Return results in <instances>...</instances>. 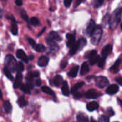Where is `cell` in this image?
Instances as JSON below:
<instances>
[{
	"instance_id": "obj_2",
	"label": "cell",
	"mask_w": 122,
	"mask_h": 122,
	"mask_svg": "<svg viewBox=\"0 0 122 122\" xmlns=\"http://www.w3.org/2000/svg\"><path fill=\"white\" fill-rule=\"evenodd\" d=\"M4 63H5V67L11 72H15L16 70V65H17V62L14 57L11 55H7L5 57L4 60Z\"/></svg>"
},
{
	"instance_id": "obj_53",
	"label": "cell",
	"mask_w": 122,
	"mask_h": 122,
	"mask_svg": "<svg viewBox=\"0 0 122 122\" xmlns=\"http://www.w3.org/2000/svg\"><path fill=\"white\" fill-rule=\"evenodd\" d=\"M33 58H34V56L33 55H31V56H29L28 58V59H29V60H33Z\"/></svg>"
},
{
	"instance_id": "obj_28",
	"label": "cell",
	"mask_w": 122,
	"mask_h": 122,
	"mask_svg": "<svg viewBox=\"0 0 122 122\" xmlns=\"http://www.w3.org/2000/svg\"><path fill=\"white\" fill-rule=\"evenodd\" d=\"M49 50L51 52H56L59 49L57 43H51V44H49Z\"/></svg>"
},
{
	"instance_id": "obj_40",
	"label": "cell",
	"mask_w": 122,
	"mask_h": 122,
	"mask_svg": "<svg viewBox=\"0 0 122 122\" xmlns=\"http://www.w3.org/2000/svg\"><path fill=\"white\" fill-rule=\"evenodd\" d=\"M104 0H95V7L96 8H99L100 6H102L104 4Z\"/></svg>"
},
{
	"instance_id": "obj_19",
	"label": "cell",
	"mask_w": 122,
	"mask_h": 122,
	"mask_svg": "<svg viewBox=\"0 0 122 122\" xmlns=\"http://www.w3.org/2000/svg\"><path fill=\"white\" fill-rule=\"evenodd\" d=\"M3 108H4V110L6 114H10L11 111V109H12V106H11V103L9 101H6L4 102Z\"/></svg>"
},
{
	"instance_id": "obj_34",
	"label": "cell",
	"mask_w": 122,
	"mask_h": 122,
	"mask_svg": "<svg viewBox=\"0 0 122 122\" xmlns=\"http://www.w3.org/2000/svg\"><path fill=\"white\" fill-rule=\"evenodd\" d=\"M99 59V55H95L94 57H93L92 58L89 59V63H90V65H94V64H96L97 63H98Z\"/></svg>"
},
{
	"instance_id": "obj_29",
	"label": "cell",
	"mask_w": 122,
	"mask_h": 122,
	"mask_svg": "<svg viewBox=\"0 0 122 122\" xmlns=\"http://www.w3.org/2000/svg\"><path fill=\"white\" fill-rule=\"evenodd\" d=\"M17 103H18V104H19V106L20 107H24V106H26L28 104L27 101H26L24 97H20V98L18 99Z\"/></svg>"
},
{
	"instance_id": "obj_38",
	"label": "cell",
	"mask_w": 122,
	"mask_h": 122,
	"mask_svg": "<svg viewBox=\"0 0 122 122\" xmlns=\"http://www.w3.org/2000/svg\"><path fill=\"white\" fill-rule=\"evenodd\" d=\"M21 18H22L24 20H25L26 22H29V17H28L26 12L24 9H22V10L21 11Z\"/></svg>"
},
{
	"instance_id": "obj_31",
	"label": "cell",
	"mask_w": 122,
	"mask_h": 122,
	"mask_svg": "<svg viewBox=\"0 0 122 122\" xmlns=\"http://www.w3.org/2000/svg\"><path fill=\"white\" fill-rule=\"evenodd\" d=\"M20 88H21V90L24 92V93H28V94H29L30 93V88H29V86H27V84H21V86H20Z\"/></svg>"
},
{
	"instance_id": "obj_1",
	"label": "cell",
	"mask_w": 122,
	"mask_h": 122,
	"mask_svg": "<svg viewBox=\"0 0 122 122\" xmlns=\"http://www.w3.org/2000/svg\"><path fill=\"white\" fill-rule=\"evenodd\" d=\"M122 7H119L113 12L112 15H110L109 24L111 29L114 30L117 27V26L119 24L121 19H122Z\"/></svg>"
},
{
	"instance_id": "obj_24",
	"label": "cell",
	"mask_w": 122,
	"mask_h": 122,
	"mask_svg": "<svg viewBox=\"0 0 122 122\" xmlns=\"http://www.w3.org/2000/svg\"><path fill=\"white\" fill-rule=\"evenodd\" d=\"M33 48L34 50H36V52H43L46 50V47L42 44H36L33 47Z\"/></svg>"
},
{
	"instance_id": "obj_43",
	"label": "cell",
	"mask_w": 122,
	"mask_h": 122,
	"mask_svg": "<svg viewBox=\"0 0 122 122\" xmlns=\"http://www.w3.org/2000/svg\"><path fill=\"white\" fill-rule=\"evenodd\" d=\"M28 42H29V45H31L32 47H34L35 45H36V42H35V41H34V40H33L32 38H28Z\"/></svg>"
},
{
	"instance_id": "obj_54",
	"label": "cell",
	"mask_w": 122,
	"mask_h": 122,
	"mask_svg": "<svg viewBox=\"0 0 122 122\" xmlns=\"http://www.w3.org/2000/svg\"><path fill=\"white\" fill-rule=\"evenodd\" d=\"M2 98V92H1V90L0 89V99Z\"/></svg>"
},
{
	"instance_id": "obj_58",
	"label": "cell",
	"mask_w": 122,
	"mask_h": 122,
	"mask_svg": "<svg viewBox=\"0 0 122 122\" xmlns=\"http://www.w3.org/2000/svg\"><path fill=\"white\" fill-rule=\"evenodd\" d=\"M2 1H6V0H2Z\"/></svg>"
},
{
	"instance_id": "obj_48",
	"label": "cell",
	"mask_w": 122,
	"mask_h": 122,
	"mask_svg": "<svg viewBox=\"0 0 122 122\" xmlns=\"http://www.w3.org/2000/svg\"><path fill=\"white\" fill-rule=\"evenodd\" d=\"M116 81L119 83V84H120L121 86H122V77H119V78H116Z\"/></svg>"
},
{
	"instance_id": "obj_47",
	"label": "cell",
	"mask_w": 122,
	"mask_h": 122,
	"mask_svg": "<svg viewBox=\"0 0 122 122\" xmlns=\"http://www.w3.org/2000/svg\"><path fill=\"white\" fill-rule=\"evenodd\" d=\"M74 97L75 99H79V98L81 97V94L80 93H79V92H76V93H75L74 94Z\"/></svg>"
},
{
	"instance_id": "obj_10",
	"label": "cell",
	"mask_w": 122,
	"mask_h": 122,
	"mask_svg": "<svg viewBox=\"0 0 122 122\" xmlns=\"http://www.w3.org/2000/svg\"><path fill=\"white\" fill-rule=\"evenodd\" d=\"M16 57L19 59H21V60H23L25 63H28L29 59L27 55H26V53L24 52V51L23 50H18L16 51Z\"/></svg>"
},
{
	"instance_id": "obj_59",
	"label": "cell",
	"mask_w": 122,
	"mask_h": 122,
	"mask_svg": "<svg viewBox=\"0 0 122 122\" xmlns=\"http://www.w3.org/2000/svg\"></svg>"
},
{
	"instance_id": "obj_17",
	"label": "cell",
	"mask_w": 122,
	"mask_h": 122,
	"mask_svg": "<svg viewBox=\"0 0 122 122\" xmlns=\"http://www.w3.org/2000/svg\"><path fill=\"white\" fill-rule=\"evenodd\" d=\"M89 71V67L87 63H84L81 65V70H80V74L81 76H84L86 74H87Z\"/></svg>"
},
{
	"instance_id": "obj_50",
	"label": "cell",
	"mask_w": 122,
	"mask_h": 122,
	"mask_svg": "<svg viewBox=\"0 0 122 122\" xmlns=\"http://www.w3.org/2000/svg\"><path fill=\"white\" fill-rule=\"evenodd\" d=\"M36 86H41V80H39V79H38L36 81Z\"/></svg>"
},
{
	"instance_id": "obj_49",
	"label": "cell",
	"mask_w": 122,
	"mask_h": 122,
	"mask_svg": "<svg viewBox=\"0 0 122 122\" xmlns=\"http://www.w3.org/2000/svg\"><path fill=\"white\" fill-rule=\"evenodd\" d=\"M33 76H34V77H39V73L38 71H34V72H33Z\"/></svg>"
},
{
	"instance_id": "obj_11",
	"label": "cell",
	"mask_w": 122,
	"mask_h": 122,
	"mask_svg": "<svg viewBox=\"0 0 122 122\" xmlns=\"http://www.w3.org/2000/svg\"><path fill=\"white\" fill-rule=\"evenodd\" d=\"M119 86L117 85H115V84H113V85H111L109 86L107 88V93L109 94V95H114L115 93H117L118 91H119Z\"/></svg>"
},
{
	"instance_id": "obj_16",
	"label": "cell",
	"mask_w": 122,
	"mask_h": 122,
	"mask_svg": "<svg viewBox=\"0 0 122 122\" xmlns=\"http://www.w3.org/2000/svg\"><path fill=\"white\" fill-rule=\"evenodd\" d=\"M99 104L96 101H92V102H90L87 105H86V109L89 111H94L95 110H97L98 108H99Z\"/></svg>"
},
{
	"instance_id": "obj_39",
	"label": "cell",
	"mask_w": 122,
	"mask_h": 122,
	"mask_svg": "<svg viewBox=\"0 0 122 122\" xmlns=\"http://www.w3.org/2000/svg\"><path fill=\"white\" fill-rule=\"evenodd\" d=\"M26 81L28 82H31L34 79V76H33V73L32 72H29L27 76H26Z\"/></svg>"
},
{
	"instance_id": "obj_23",
	"label": "cell",
	"mask_w": 122,
	"mask_h": 122,
	"mask_svg": "<svg viewBox=\"0 0 122 122\" xmlns=\"http://www.w3.org/2000/svg\"><path fill=\"white\" fill-rule=\"evenodd\" d=\"M53 82H54V84L56 86H57V87H58V86H59L61 84H62V83H63V82H64V81H63V78L61 77V76H60V75H57V76H56L54 77Z\"/></svg>"
},
{
	"instance_id": "obj_6",
	"label": "cell",
	"mask_w": 122,
	"mask_h": 122,
	"mask_svg": "<svg viewBox=\"0 0 122 122\" xmlns=\"http://www.w3.org/2000/svg\"><path fill=\"white\" fill-rule=\"evenodd\" d=\"M100 96V94L94 89H91L86 91L85 93V97L89 99H97Z\"/></svg>"
},
{
	"instance_id": "obj_44",
	"label": "cell",
	"mask_w": 122,
	"mask_h": 122,
	"mask_svg": "<svg viewBox=\"0 0 122 122\" xmlns=\"http://www.w3.org/2000/svg\"><path fill=\"white\" fill-rule=\"evenodd\" d=\"M66 65H67V61H66V60L62 61V62L61 63V65H60V66H61V69L65 68V67H66Z\"/></svg>"
},
{
	"instance_id": "obj_52",
	"label": "cell",
	"mask_w": 122,
	"mask_h": 122,
	"mask_svg": "<svg viewBox=\"0 0 122 122\" xmlns=\"http://www.w3.org/2000/svg\"><path fill=\"white\" fill-rule=\"evenodd\" d=\"M118 101H119V103L120 104V106H122V100H120L119 99H118Z\"/></svg>"
},
{
	"instance_id": "obj_22",
	"label": "cell",
	"mask_w": 122,
	"mask_h": 122,
	"mask_svg": "<svg viewBox=\"0 0 122 122\" xmlns=\"http://www.w3.org/2000/svg\"><path fill=\"white\" fill-rule=\"evenodd\" d=\"M84 85V82L77 83L76 84H75V85L72 87V88H71V93L72 94H74L75 93L78 92V91H79L81 87H83Z\"/></svg>"
},
{
	"instance_id": "obj_30",
	"label": "cell",
	"mask_w": 122,
	"mask_h": 122,
	"mask_svg": "<svg viewBox=\"0 0 122 122\" xmlns=\"http://www.w3.org/2000/svg\"><path fill=\"white\" fill-rule=\"evenodd\" d=\"M77 51H78V45H77V43H76V42L75 44L70 48L69 54H70L71 55H74Z\"/></svg>"
},
{
	"instance_id": "obj_15",
	"label": "cell",
	"mask_w": 122,
	"mask_h": 122,
	"mask_svg": "<svg viewBox=\"0 0 122 122\" xmlns=\"http://www.w3.org/2000/svg\"><path fill=\"white\" fill-rule=\"evenodd\" d=\"M11 20H12V23H11V33L14 35H16L18 34V27H17V24L16 22L14 19V17L13 16H11Z\"/></svg>"
},
{
	"instance_id": "obj_8",
	"label": "cell",
	"mask_w": 122,
	"mask_h": 122,
	"mask_svg": "<svg viewBox=\"0 0 122 122\" xmlns=\"http://www.w3.org/2000/svg\"><path fill=\"white\" fill-rule=\"evenodd\" d=\"M22 78H23V76H22L21 73H17L16 76L15 80H14V88H20L21 85L22 84L21 83Z\"/></svg>"
},
{
	"instance_id": "obj_32",
	"label": "cell",
	"mask_w": 122,
	"mask_h": 122,
	"mask_svg": "<svg viewBox=\"0 0 122 122\" xmlns=\"http://www.w3.org/2000/svg\"><path fill=\"white\" fill-rule=\"evenodd\" d=\"M4 75L6 76V78H8V79H9V80H13V76H11V73L5 67L4 68Z\"/></svg>"
},
{
	"instance_id": "obj_7",
	"label": "cell",
	"mask_w": 122,
	"mask_h": 122,
	"mask_svg": "<svg viewBox=\"0 0 122 122\" xmlns=\"http://www.w3.org/2000/svg\"><path fill=\"white\" fill-rule=\"evenodd\" d=\"M97 27V24H96V22L94 19H91L88 24V26L86 27V33L88 35L91 36V35L92 34V32H94V30Z\"/></svg>"
},
{
	"instance_id": "obj_21",
	"label": "cell",
	"mask_w": 122,
	"mask_h": 122,
	"mask_svg": "<svg viewBox=\"0 0 122 122\" xmlns=\"http://www.w3.org/2000/svg\"><path fill=\"white\" fill-rule=\"evenodd\" d=\"M76 43H77V45H78V50H81L84 48V47L86 45L87 41H86V40L85 38L82 37V38H80L76 42Z\"/></svg>"
},
{
	"instance_id": "obj_37",
	"label": "cell",
	"mask_w": 122,
	"mask_h": 122,
	"mask_svg": "<svg viewBox=\"0 0 122 122\" xmlns=\"http://www.w3.org/2000/svg\"><path fill=\"white\" fill-rule=\"evenodd\" d=\"M99 122H109V118L106 115H102L99 118Z\"/></svg>"
},
{
	"instance_id": "obj_13",
	"label": "cell",
	"mask_w": 122,
	"mask_h": 122,
	"mask_svg": "<svg viewBox=\"0 0 122 122\" xmlns=\"http://www.w3.org/2000/svg\"><path fill=\"white\" fill-rule=\"evenodd\" d=\"M112 45H106L102 50V55L103 58H106L112 52Z\"/></svg>"
},
{
	"instance_id": "obj_26",
	"label": "cell",
	"mask_w": 122,
	"mask_h": 122,
	"mask_svg": "<svg viewBox=\"0 0 122 122\" xmlns=\"http://www.w3.org/2000/svg\"><path fill=\"white\" fill-rule=\"evenodd\" d=\"M97 55V50H91V51L86 52V54L84 55V58H88V59H89V58L91 59V58H92L93 57H94V56Z\"/></svg>"
},
{
	"instance_id": "obj_35",
	"label": "cell",
	"mask_w": 122,
	"mask_h": 122,
	"mask_svg": "<svg viewBox=\"0 0 122 122\" xmlns=\"http://www.w3.org/2000/svg\"><path fill=\"white\" fill-rule=\"evenodd\" d=\"M24 69V66L22 62H19L17 63V65H16V70H17V73H21L23 72Z\"/></svg>"
},
{
	"instance_id": "obj_9",
	"label": "cell",
	"mask_w": 122,
	"mask_h": 122,
	"mask_svg": "<svg viewBox=\"0 0 122 122\" xmlns=\"http://www.w3.org/2000/svg\"><path fill=\"white\" fill-rule=\"evenodd\" d=\"M66 38L68 40L67 42H66V45L68 47L71 48L76 42L75 41V35L71 33H68L66 34Z\"/></svg>"
},
{
	"instance_id": "obj_46",
	"label": "cell",
	"mask_w": 122,
	"mask_h": 122,
	"mask_svg": "<svg viewBox=\"0 0 122 122\" xmlns=\"http://www.w3.org/2000/svg\"><path fill=\"white\" fill-rule=\"evenodd\" d=\"M15 4L19 6H21L22 4H23V1L22 0H15Z\"/></svg>"
},
{
	"instance_id": "obj_14",
	"label": "cell",
	"mask_w": 122,
	"mask_h": 122,
	"mask_svg": "<svg viewBox=\"0 0 122 122\" xmlns=\"http://www.w3.org/2000/svg\"><path fill=\"white\" fill-rule=\"evenodd\" d=\"M121 59H119L118 60H117L115 62V63L114 64L113 66H112L109 69L110 72H112V73H117L119 70V66L121 64Z\"/></svg>"
},
{
	"instance_id": "obj_51",
	"label": "cell",
	"mask_w": 122,
	"mask_h": 122,
	"mask_svg": "<svg viewBox=\"0 0 122 122\" xmlns=\"http://www.w3.org/2000/svg\"><path fill=\"white\" fill-rule=\"evenodd\" d=\"M45 29H46V27H44V28H43V29L41 30V32L39 33V35H38V37H39L40 35H41L43 34V32H44L45 31Z\"/></svg>"
},
{
	"instance_id": "obj_4",
	"label": "cell",
	"mask_w": 122,
	"mask_h": 122,
	"mask_svg": "<svg viewBox=\"0 0 122 122\" xmlns=\"http://www.w3.org/2000/svg\"><path fill=\"white\" fill-rule=\"evenodd\" d=\"M46 40L47 44L49 45V44H51V43H56V42L61 41V38L59 36V35L58 34V32L52 31V32H50L48 34V35L46 36Z\"/></svg>"
},
{
	"instance_id": "obj_41",
	"label": "cell",
	"mask_w": 122,
	"mask_h": 122,
	"mask_svg": "<svg viewBox=\"0 0 122 122\" xmlns=\"http://www.w3.org/2000/svg\"><path fill=\"white\" fill-rule=\"evenodd\" d=\"M107 113H108L109 116H113L114 115V111L112 108H108L107 109Z\"/></svg>"
},
{
	"instance_id": "obj_5",
	"label": "cell",
	"mask_w": 122,
	"mask_h": 122,
	"mask_svg": "<svg viewBox=\"0 0 122 122\" xmlns=\"http://www.w3.org/2000/svg\"><path fill=\"white\" fill-rule=\"evenodd\" d=\"M95 83L98 88H104V87L107 86L109 84V80L104 76H97L95 78Z\"/></svg>"
},
{
	"instance_id": "obj_27",
	"label": "cell",
	"mask_w": 122,
	"mask_h": 122,
	"mask_svg": "<svg viewBox=\"0 0 122 122\" xmlns=\"http://www.w3.org/2000/svg\"><path fill=\"white\" fill-rule=\"evenodd\" d=\"M41 91H42L44 93H46V94H49V95H50V96H54V91H53L50 88H49L48 86H43V87H41Z\"/></svg>"
},
{
	"instance_id": "obj_45",
	"label": "cell",
	"mask_w": 122,
	"mask_h": 122,
	"mask_svg": "<svg viewBox=\"0 0 122 122\" xmlns=\"http://www.w3.org/2000/svg\"><path fill=\"white\" fill-rule=\"evenodd\" d=\"M83 1V0H76L75 3H74V7H77L80 5V4H81V2Z\"/></svg>"
},
{
	"instance_id": "obj_36",
	"label": "cell",
	"mask_w": 122,
	"mask_h": 122,
	"mask_svg": "<svg viewBox=\"0 0 122 122\" xmlns=\"http://www.w3.org/2000/svg\"><path fill=\"white\" fill-rule=\"evenodd\" d=\"M105 62H106V58H101L99 59V61H98V65L99 68H104V64H105Z\"/></svg>"
},
{
	"instance_id": "obj_33",
	"label": "cell",
	"mask_w": 122,
	"mask_h": 122,
	"mask_svg": "<svg viewBox=\"0 0 122 122\" xmlns=\"http://www.w3.org/2000/svg\"><path fill=\"white\" fill-rule=\"evenodd\" d=\"M30 22H31V24L33 26H38V25H39V23H40L39 19L36 18V17H33L31 18Z\"/></svg>"
},
{
	"instance_id": "obj_3",
	"label": "cell",
	"mask_w": 122,
	"mask_h": 122,
	"mask_svg": "<svg viewBox=\"0 0 122 122\" xmlns=\"http://www.w3.org/2000/svg\"><path fill=\"white\" fill-rule=\"evenodd\" d=\"M103 29L101 25H97L95 29L91 35V41L92 43L94 45H97L102 38Z\"/></svg>"
},
{
	"instance_id": "obj_12",
	"label": "cell",
	"mask_w": 122,
	"mask_h": 122,
	"mask_svg": "<svg viewBox=\"0 0 122 122\" xmlns=\"http://www.w3.org/2000/svg\"><path fill=\"white\" fill-rule=\"evenodd\" d=\"M49 61V59L48 57H46V56H41L38 60L37 64L40 67H45V66H46L48 65Z\"/></svg>"
},
{
	"instance_id": "obj_25",
	"label": "cell",
	"mask_w": 122,
	"mask_h": 122,
	"mask_svg": "<svg viewBox=\"0 0 122 122\" xmlns=\"http://www.w3.org/2000/svg\"><path fill=\"white\" fill-rule=\"evenodd\" d=\"M76 119L79 122H88L89 118L83 114H79L76 116Z\"/></svg>"
},
{
	"instance_id": "obj_55",
	"label": "cell",
	"mask_w": 122,
	"mask_h": 122,
	"mask_svg": "<svg viewBox=\"0 0 122 122\" xmlns=\"http://www.w3.org/2000/svg\"><path fill=\"white\" fill-rule=\"evenodd\" d=\"M1 16H2V12H1V10L0 9V19L1 18Z\"/></svg>"
},
{
	"instance_id": "obj_57",
	"label": "cell",
	"mask_w": 122,
	"mask_h": 122,
	"mask_svg": "<svg viewBox=\"0 0 122 122\" xmlns=\"http://www.w3.org/2000/svg\"><path fill=\"white\" fill-rule=\"evenodd\" d=\"M121 29H122V24H121Z\"/></svg>"
},
{
	"instance_id": "obj_56",
	"label": "cell",
	"mask_w": 122,
	"mask_h": 122,
	"mask_svg": "<svg viewBox=\"0 0 122 122\" xmlns=\"http://www.w3.org/2000/svg\"><path fill=\"white\" fill-rule=\"evenodd\" d=\"M97 122V121H95L94 119H92V120H91V122Z\"/></svg>"
},
{
	"instance_id": "obj_42",
	"label": "cell",
	"mask_w": 122,
	"mask_h": 122,
	"mask_svg": "<svg viewBox=\"0 0 122 122\" xmlns=\"http://www.w3.org/2000/svg\"><path fill=\"white\" fill-rule=\"evenodd\" d=\"M73 0H64V4L66 7H69Z\"/></svg>"
},
{
	"instance_id": "obj_18",
	"label": "cell",
	"mask_w": 122,
	"mask_h": 122,
	"mask_svg": "<svg viewBox=\"0 0 122 122\" xmlns=\"http://www.w3.org/2000/svg\"><path fill=\"white\" fill-rule=\"evenodd\" d=\"M79 71V66L78 65H74L73 68H71L70 71L68 73V76L71 78H75L77 76Z\"/></svg>"
},
{
	"instance_id": "obj_20",
	"label": "cell",
	"mask_w": 122,
	"mask_h": 122,
	"mask_svg": "<svg viewBox=\"0 0 122 122\" xmlns=\"http://www.w3.org/2000/svg\"><path fill=\"white\" fill-rule=\"evenodd\" d=\"M61 91L63 95L68 96L70 93L69 92V86H68V83L66 81H64L62 83V87H61Z\"/></svg>"
}]
</instances>
